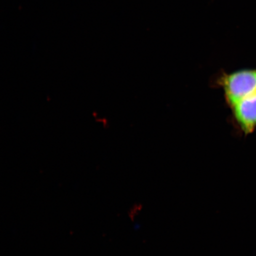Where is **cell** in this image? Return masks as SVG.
<instances>
[{
	"mask_svg": "<svg viewBox=\"0 0 256 256\" xmlns=\"http://www.w3.org/2000/svg\"><path fill=\"white\" fill-rule=\"evenodd\" d=\"M232 108L243 132L252 133L256 128V94L238 102Z\"/></svg>",
	"mask_w": 256,
	"mask_h": 256,
	"instance_id": "cell-2",
	"label": "cell"
},
{
	"mask_svg": "<svg viewBox=\"0 0 256 256\" xmlns=\"http://www.w3.org/2000/svg\"><path fill=\"white\" fill-rule=\"evenodd\" d=\"M222 84L226 100L232 107L256 94V69L242 70L224 76Z\"/></svg>",
	"mask_w": 256,
	"mask_h": 256,
	"instance_id": "cell-1",
	"label": "cell"
}]
</instances>
